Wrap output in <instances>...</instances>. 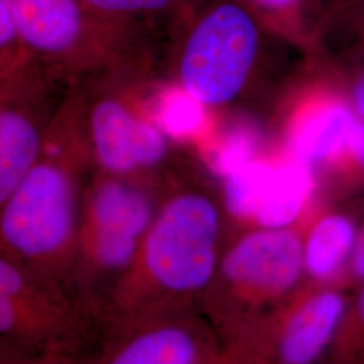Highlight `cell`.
<instances>
[{
    "instance_id": "cell-6",
    "label": "cell",
    "mask_w": 364,
    "mask_h": 364,
    "mask_svg": "<svg viewBox=\"0 0 364 364\" xmlns=\"http://www.w3.org/2000/svg\"><path fill=\"white\" fill-rule=\"evenodd\" d=\"M304 251L290 231L267 230L248 235L225 257L223 273L239 289L260 296L287 293L299 279Z\"/></svg>"
},
{
    "instance_id": "cell-21",
    "label": "cell",
    "mask_w": 364,
    "mask_h": 364,
    "mask_svg": "<svg viewBox=\"0 0 364 364\" xmlns=\"http://www.w3.org/2000/svg\"><path fill=\"white\" fill-rule=\"evenodd\" d=\"M350 103L355 114L364 123V69L356 76L350 92Z\"/></svg>"
},
{
    "instance_id": "cell-17",
    "label": "cell",
    "mask_w": 364,
    "mask_h": 364,
    "mask_svg": "<svg viewBox=\"0 0 364 364\" xmlns=\"http://www.w3.org/2000/svg\"><path fill=\"white\" fill-rule=\"evenodd\" d=\"M92 9L114 16L170 14L176 22L201 0H84Z\"/></svg>"
},
{
    "instance_id": "cell-24",
    "label": "cell",
    "mask_w": 364,
    "mask_h": 364,
    "mask_svg": "<svg viewBox=\"0 0 364 364\" xmlns=\"http://www.w3.org/2000/svg\"><path fill=\"white\" fill-rule=\"evenodd\" d=\"M359 314H360V320H362V324H363L364 328V287L362 289L360 297H359Z\"/></svg>"
},
{
    "instance_id": "cell-16",
    "label": "cell",
    "mask_w": 364,
    "mask_h": 364,
    "mask_svg": "<svg viewBox=\"0 0 364 364\" xmlns=\"http://www.w3.org/2000/svg\"><path fill=\"white\" fill-rule=\"evenodd\" d=\"M258 147V132L250 124H237L228 131L210 156V166L221 177L255 159Z\"/></svg>"
},
{
    "instance_id": "cell-18",
    "label": "cell",
    "mask_w": 364,
    "mask_h": 364,
    "mask_svg": "<svg viewBox=\"0 0 364 364\" xmlns=\"http://www.w3.org/2000/svg\"><path fill=\"white\" fill-rule=\"evenodd\" d=\"M360 0H311L313 23L320 50L338 36Z\"/></svg>"
},
{
    "instance_id": "cell-7",
    "label": "cell",
    "mask_w": 364,
    "mask_h": 364,
    "mask_svg": "<svg viewBox=\"0 0 364 364\" xmlns=\"http://www.w3.org/2000/svg\"><path fill=\"white\" fill-rule=\"evenodd\" d=\"M156 213L142 183L95 170L84 192L80 225L108 228L144 239Z\"/></svg>"
},
{
    "instance_id": "cell-12",
    "label": "cell",
    "mask_w": 364,
    "mask_h": 364,
    "mask_svg": "<svg viewBox=\"0 0 364 364\" xmlns=\"http://www.w3.org/2000/svg\"><path fill=\"white\" fill-rule=\"evenodd\" d=\"M344 306V299L335 291L321 293L308 301L293 316L282 335V362L306 364L316 360L333 336Z\"/></svg>"
},
{
    "instance_id": "cell-23",
    "label": "cell",
    "mask_w": 364,
    "mask_h": 364,
    "mask_svg": "<svg viewBox=\"0 0 364 364\" xmlns=\"http://www.w3.org/2000/svg\"><path fill=\"white\" fill-rule=\"evenodd\" d=\"M352 263L353 269L358 275L364 277V230L362 234L358 236L356 245L352 252Z\"/></svg>"
},
{
    "instance_id": "cell-14",
    "label": "cell",
    "mask_w": 364,
    "mask_h": 364,
    "mask_svg": "<svg viewBox=\"0 0 364 364\" xmlns=\"http://www.w3.org/2000/svg\"><path fill=\"white\" fill-rule=\"evenodd\" d=\"M356 230L352 221L341 215H331L318 221L308 237L304 262L316 278L338 273L353 252Z\"/></svg>"
},
{
    "instance_id": "cell-2",
    "label": "cell",
    "mask_w": 364,
    "mask_h": 364,
    "mask_svg": "<svg viewBox=\"0 0 364 364\" xmlns=\"http://www.w3.org/2000/svg\"><path fill=\"white\" fill-rule=\"evenodd\" d=\"M219 218L203 196L181 195L159 209L136 258L99 312L158 308L162 294L189 293L208 284L216 266Z\"/></svg>"
},
{
    "instance_id": "cell-22",
    "label": "cell",
    "mask_w": 364,
    "mask_h": 364,
    "mask_svg": "<svg viewBox=\"0 0 364 364\" xmlns=\"http://www.w3.org/2000/svg\"><path fill=\"white\" fill-rule=\"evenodd\" d=\"M15 28L10 14L7 11L4 3L0 0V50L6 49L15 37Z\"/></svg>"
},
{
    "instance_id": "cell-1",
    "label": "cell",
    "mask_w": 364,
    "mask_h": 364,
    "mask_svg": "<svg viewBox=\"0 0 364 364\" xmlns=\"http://www.w3.org/2000/svg\"><path fill=\"white\" fill-rule=\"evenodd\" d=\"M96 170L82 105L53 117L38 156L0 208V255L66 285Z\"/></svg>"
},
{
    "instance_id": "cell-9",
    "label": "cell",
    "mask_w": 364,
    "mask_h": 364,
    "mask_svg": "<svg viewBox=\"0 0 364 364\" xmlns=\"http://www.w3.org/2000/svg\"><path fill=\"white\" fill-rule=\"evenodd\" d=\"M312 166L297 159L272 165L255 161L251 182V216L266 230L296 220L313 191Z\"/></svg>"
},
{
    "instance_id": "cell-3",
    "label": "cell",
    "mask_w": 364,
    "mask_h": 364,
    "mask_svg": "<svg viewBox=\"0 0 364 364\" xmlns=\"http://www.w3.org/2000/svg\"><path fill=\"white\" fill-rule=\"evenodd\" d=\"M178 85L208 108L239 99L279 41L237 0H201L177 21Z\"/></svg>"
},
{
    "instance_id": "cell-15",
    "label": "cell",
    "mask_w": 364,
    "mask_h": 364,
    "mask_svg": "<svg viewBox=\"0 0 364 364\" xmlns=\"http://www.w3.org/2000/svg\"><path fill=\"white\" fill-rule=\"evenodd\" d=\"M207 108L177 84L158 97L151 117L166 136L188 139L207 129Z\"/></svg>"
},
{
    "instance_id": "cell-19",
    "label": "cell",
    "mask_w": 364,
    "mask_h": 364,
    "mask_svg": "<svg viewBox=\"0 0 364 364\" xmlns=\"http://www.w3.org/2000/svg\"><path fill=\"white\" fill-rule=\"evenodd\" d=\"M336 41L350 45L355 52L364 57V0L358 3L350 19L338 31V36L332 39V42Z\"/></svg>"
},
{
    "instance_id": "cell-10",
    "label": "cell",
    "mask_w": 364,
    "mask_h": 364,
    "mask_svg": "<svg viewBox=\"0 0 364 364\" xmlns=\"http://www.w3.org/2000/svg\"><path fill=\"white\" fill-rule=\"evenodd\" d=\"M15 33L34 50L65 57L81 38L82 19L76 0H1Z\"/></svg>"
},
{
    "instance_id": "cell-5",
    "label": "cell",
    "mask_w": 364,
    "mask_h": 364,
    "mask_svg": "<svg viewBox=\"0 0 364 364\" xmlns=\"http://www.w3.org/2000/svg\"><path fill=\"white\" fill-rule=\"evenodd\" d=\"M82 108L96 170L134 180L166 158L165 132L122 97L100 95Z\"/></svg>"
},
{
    "instance_id": "cell-11",
    "label": "cell",
    "mask_w": 364,
    "mask_h": 364,
    "mask_svg": "<svg viewBox=\"0 0 364 364\" xmlns=\"http://www.w3.org/2000/svg\"><path fill=\"white\" fill-rule=\"evenodd\" d=\"M50 122L26 105L0 100V208L38 156Z\"/></svg>"
},
{
    "instance_id": "cell-13",
    "label": "cell",
    "mask_w": 364,
    "mask_h": 364,
    "mask_svg": "<svg viewBox=\"0 0 364 364\" xmlns=\"http://www.w3.org/2000/svg\"><path fill=\"white\" fill-rule=\"evenodd\" d=\"M275 36L301 52H320L311 0H237Z\"/></svg>"
},
{
    "instance_id": "cell-8",
    "label": "cell",
    "mask_w": 364,
    "mask_h": 364,
    "mask_svg": "<svg viewBox=\"0 0 364 364\" xmlns=\"http://www.w3.org/2000/svg\"><path fill=\"white\" fill-rule=\"evenodd\" d=\"M360 119L350 100L326 93L305 105L293 122L289 146L293 158L306 165L348 153Z\"/></svg>"
},
{
    "instance_id": "cell-20",
    "label": "cell",
    "mask_w": 364,
    "mask_h": 364,
    "mask_svg": "<svg viewBox=\"0 0 364 364\" xmlns=\"http://www.w3.org/2000/svg\"><path fill=\"white\" fill-rule=\"evenodd\" d=\"M0 364H42L33 352L0 338Z\"/></svg>"
},
{
    "instance_id": "cell-4",
    "label": "cell",
    "mask_w": 364,
    "mask_h": 364,
    "mask_svg": "<svg viewBox=\"0 0 364 364\" xmlns=\"http://www.w3.org/2000/svg\"><path fill=\"white\" fill-rule=\"evenodd\" d=\"M0 338L42 364L87 363L95 314L63 282L0 255Z\"/></svg>"
}]
</instances>
